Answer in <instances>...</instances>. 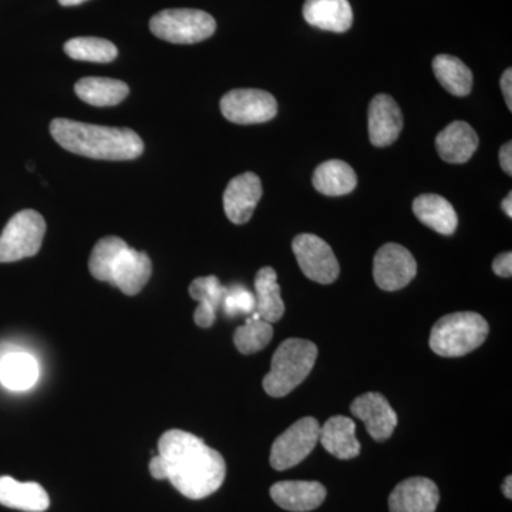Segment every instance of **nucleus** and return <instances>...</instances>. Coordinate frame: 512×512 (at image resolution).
I'll list each match as a JSON object with an SVG mask.
<instances>
[{
	"mask_svg": "<svg viewBox=\"0 0 512 512\" xmlns=\"http://www.w3.org/2000/svg\"><path fill=\"white\" fill-rule=\"evenodd\" d=\"M150 473L168 480L178 493L202 500L220 490L227 464L217 450L184 430H168L158 440V456L151 458Z\"/></svg>",
	"mask_w": 512,
	"mask_h": 512,
	"instance_id": "f257e3e1",
	"label": "nucleus"
},
{
	"mask_svg": "<svg viewBox=\"0 0 512 512\" xmlns=\"http://www.w3.org/2000/svg\"><path fill=\"white\" fill-rule=\"evenodd\" d=\"M50 133L64 150L94 160H134L144 151L143 140L130 128L56 119L50 124Z\"/></svg>",
	"mask_w": 512,
	"mask_h": 512,
	"instance_id": "f03ea898",
	"label": "nucleus"
},
{
	"mask_svg": "<svg viewBox=\"0 0 512 512\" xmlns=\"http://www.w3.org/2000/svg\"><path fill=\"white\" fill-rule=\"evenodd\" d=\"M89 269L97 281L107 282L124 295L134 296L150 281L153 264L146 252L128 247L119 237H106L94 245Z\"/></svg>",
	"mask_w": 512,
	"mask_h": 512,
	"instance_id": "7ed1b4c3",
	"label": "nucleus"
},
{
	"mask_svg": "<svg viewBox=\"0 0 512 512\" xmlns=\"http://www.w3.org/2000/svg\"><path fill=\"white\" fill-rule=\"evenodd\" d=\"M318 357L315 343L305 339H286L272 357L271 372L265 376L264 390L271 397H285L312 372Z\"/></svg>",
	"mask_w": 512,
	"mask_h": 512,
	"instance_id": "20e7f679",
	"label": "nucleus"
},
{
	"mask_svg": "<svg viewBox=\"0 0 512 512\" xmlns=\"http://www.w3.org/2000/svg\"><path fill=\"white\" fill-rule=\"evenodd\" d=\"M488 323L476 312H457L443 316L431 329L430 348L443 357L466 356L485 342Z\"/></svg>",
	"mask_w": 512,
	"mask_h": 512,
	"instance_id": "39448f33",
	"label": "nucleus"
},
{
	"mask_svg": "<svg viewBox=\"0 0 512 512\" xmlns=\"http://www.w3.org/2000/svg\"><path fill=\"white\" fill-rule=\"evenodd\" d=\"M150 29L165 42L192 45L214 35L217 23L204 10L165 9L151 18Z\"/></svg>",
	"mask_w": 512,
	"mask_h": 512,
	"instance_id": "423d86ee",
	"label": "nucleus"
},
{
	"mask_svg": "<svg viewBox=\"0 0 512 512\" xmlns=\"http://www.w3.org/2000/svg\"><path fill=\"white\" fill-rule=\"evenodd\" d=\"M45 234L46 222L39 212L25 210L13 215L0 235V264L35 256Z\"/></svg>",
	"mask_w": 512,
	"mask_h": 512,
	"instance_id": "0eeeda50",
	"label": "nucleus"
},
{
	"mask_svg": "<svg viewBox=\"0 0 512 512\" xmlns=\"http://www.w3.org/2000/svg\"><path fill=\"white\" fill-rule=\"evenodd\" d=\"M319 421L313 417L293 423L285 433L275 440L271 450V466L278 471L289 470L301 464L319 443Z\"/></svg>",
	"mask_w": 512,
	"mask_h": 512,
	"instance_id": "6e6552de",
	"label": "nucleus"
},
{
	"mask_svg": "<svg viewBox=\"0 0 512 512\" xmlns=\"http://www.w3.org/2000/svg\"><path fill=\"white\" fill-rule=\"evenodd\" d=\"M299 268L313 282L330 285L339 278L338 259L328 242L313 234L298 235L292 242Z\"/></svg>",
	"mask_w": 512,
	"mask_h": 512,
	"instance_id": "1a4fd4ad",
	"label": "nucleus"
},
{
	"mask_svg": "<svg viewBox=\"0 0 512 512\" xmlns=\"http://www.w3.org/2000/svg\"><path fill=\"white\" fill-rule=\"evenodd\" d=\"M225 119L235 124H261L274 119L278 103L271 93L259 89H235L221 100Z\"/></svg>",
	"mask_w": 512,
	"mask_h": 512,
	"instance_id": "9d476101",
	"label": "nucleus"
},
{
	"mask_svg": "<svg viewBox=\"0 0 512 512\" xmlns=\"http://www.w3.org/2000/svg\"><path fill=\"white\" fill-rule=\"evenodd\" d=\"M417 274V262L409 249L399 244H386L377 251L373 276L383 291L406 288Z\"/></svg>",
	"mask_w": 512,
	"mask_h": 512,
	"instance_id": "9b49d317",
	"label": "nucleus"
},
{
	"mask_svg": "<svg viewBox=\"0 0 512 512\" xmlns=\"http://www.w3.org/2000/svg\"><path fill=\"white\" fill-rule=\"evenodd\" d=\"M353 416L365 423L367 433L376 441L392 437L397 426V414L380 393H366L357 397L350 406Z\"/></svg>",
	"mask_w": 512,
	"mask_h": 512,
	"instance_id": "f8f14e48",
	"label": "nucleus"
},
{
	"mask_svg": "<svg viewBox=\"0 0 512 512\" xmlns=\"http://www.w3.org/2000/svg\"><path fill=\"white\" fill-rule=\"evenodd\" d=\"M262 197V184L258 175L244 173L229 181L224 192V210L234 224H247Z\"/></svg>",
	"mask_w": 512,
	"mask_h": 512,
	"instance_id": "ddd939ff",
	"label": "nucleus"
},
{
	"mask_svg": "<svg viewBox=\"0 0 512 512\" xmlns=\"http://www.w3.org/2000/svg\"><path fill=\"white\" fill-rule=\"evenodd\" d=\"M440 493L434 481L424 477L407 478L397 484L389 497L390 512H436Z\"/></svg>",
	"mask_w": 512,
	"mask_h": 512,
	"instance_id": "4468645a",
	"label": "nucleus"
},
{
	"mask_svg": "<svg viewBox=\"0 0 512 512\" xmlns=\"http://www.w3.org/2000/svg\"><path fill=\"white\" fill-rule=\"evenodd\" d=\"M403 130V114L399 104L387 94H377L369 106V138L375 147H387Z\"/></svg>",
	"mask_w": 512,
	"mask_h": 512,
	"instance_id": "2eb2a0df",
	"label": "nucleus"
},
{
	"mask_svg": "<svg viewBox=\"0 0 512 512\" xmlns=\"http://www.w3.org/2000/svg\"><path fill=\"white\" fill-rule=\"evenodd\" d=\"M326 488L318 481H279L271 487L276 505L292 512L316 510L325 501Z\"/></svg>",
	"mask_w": 512,
	"mask_h": 512,
	"instance_id": "dca6fc26",
	"label": "nucleus"
},
{
	"mask_svg": "<svg viewBox=\"0 0 512 512\" xmlns=\"http://www.w3.org/2000/svg\"><path fill=\"white\" fill-rule=\"evenodd\" d=\"M303 18L320 30L345 33L352 28V6L348 0H306Z\"/></svg>",
	"mask_w": 512,
	"mask_h": 512,
	"instance_id": "f3484780",
	"label": "nucleus"
},
{
	"mask_svg": "<svg viewBox=\"0 0 512 512\" xmlns=\"http://www.w3.org/2000/svg\"><path fill=\"white\" fill-rule=\"evenodd\" d=\"M478 147V136L466 121H453L436 138L439 156L446 163H467Z\"/></svg>",
	"mask_w": 512,
	"mask_h": 512,
	"instance_id": "a211bd4d",
	"label": "nucleus"
},
{
	"mask_svg": "<svg viewBox=\"0 0 512 512\" xmlns=\"http://www.w3.org/2000/svg\"><path fill=\"white\" fill-rule=\"evenodd\" d=\"M319 443L339 460H352L360 454L356 424L349 417H330L323 426H320Z\"/></svg>",
	"mask_w": 512,
	"mask_h": 512,
	"instance_id": "6ab92c4d",
	"label": "nucleus"
},
{
	"mask_svg": "<svg viewBox=\"0 0 512 512\" xmlns=\"http://www.w3.org/2000/svg\"><path fill=\"white\" fill-rule=\"evenodd\" d=\"M0 505L26 512H45L50 498L37 483H19L9 476L0 477Z\"/></svg>",
	"mask_w": 512,
	"mask_h": 512,
	"instance_id": "aec40b11",
	"label": "nucleus"
},
{
	"mask_svg": "<svg viewBox=\"0 0 512 512\" xmlns=\"http://www.w3.org/2000/svg\"><path fill=\"white\" fill-rule=\"evenodd\" d=\"M413 212L426 227L441 235H453L458 225L453 205L437 194H423L413 201Z\"/></svg>",
	"mask_w": 512,
	"mask_h": 512,
	"instance_id": "412c9836",
	"label": "nucleus"
},
{
	"mask_svg": "<svg viewBox=\"0 0 512 512\" xmlns=\"http://www.w3.org/2000/svg\"><path fill=\"white\" fill-rule=\"evenodd\" d=\"M39 375V363L30 353L9 352L0 360V383L12 392L32 389Z\"/></svg>",
	"mask_w": 512,
	"mask_h": 512,
	"instance_id": "4be33fe9",
	"label": "nucleus"
},
{
	"mask_svg": "<svg viewBox=\"0 0 512 512\" xmlns=\"http://www.w3.org/2000/svg\"><path fill=\"white\" fill-rule=\"evenodd\" d=\"M225 291L227 288L222 286L217 276H202L192 281L191 298L200 303L195 309L194 320L200 328L207 329L214 325Z\"/></svg>",
	"mask_w": 512,
	"mask_h": 512,
	"instance_id": "5701e85b",
	"label": "nucleus"
},
{
	"mask_svg": "<svg viewBox=\"0 0 512 512\" xmlns=\"http://www.w3.org/2000/svg\"><path fill=\"white\" fill-rule=\"evenodd\" d=\"M255 313L266 322L274 323L282 319L285 303L274 268L265 266L255 276Z\"/></svg>",
	"mask_w": 512,
	"mask_h": 512,
	"instance_id": "b1692460",
	"label": "nucleus"
},
{
	"mask_svg": "<svg viewBox=\"0 0 512 512\" xmlns=\"http://www.w3.org/2000/svg\"><path fill=\"white\" fill-rule=\"evenodd\" d=\"M74 92L84 103L96 107L117 106L126 99L130 89L121 80L107 77H84L74 86Z\"/></svg>",
	"mask_w": 512,
	"mask_h": 512,
	"instance_id": "393cba45",
	"label": "nucleus"
},
{
	"mask_svg": "<svg viewBox=\"0 0 512 512\" xmlns=\"http://www.w3.org/2000/svg\"><path fill=\"white\" fill-rule=\"evenodd\" d=\"M312 183L320 194L340 197L355 190L357 177L355 170L345 161L329 160L316 168Z\"/></svg>",
	"mask_w": 512,
	"mask_h": 512,
	"instance_id": "a878e982",
	"label": "nucleus"
},
{
	"mask_svg": "<svg viewBox=\"0 0 512 512\" xmlns=\"http://www.w3.org/2000/svg\"><path fill=\"white\" fill-rule=\"evenodd\" d=\"M433 70L441 86L453 96H468L473 89V73L456 56L439 55L434 57Z\"/></svg>",
	"mask_w": 512,
	"mask_h": 512,
	"instance_id": "bb28decb",
	"label": "nucleus"
},
{
	"mask_svg": "<svg viewBox=\"0 0 512 512\" xmlns=\"http://www.w3.org/2000/svg\"><path fill=\"white\" fill-rule=\"evenodd\" d=\"M64 52L80 62L110 63L119 55L110 40L100 37H76L64 45Z\"/></svg>",
	"mask_w": 512,
	"mask_h": 512,
	"instance_id": "cd10ccee",
	"label": "nucleus"
},
{
	"mask_svg": "<svg viewBox=\"0 0 512 512\" xmlns=\"http://www.w3.org/2000/svg\"><path fill=\"white\" fill-rule=\"evenodd\" d=\"M274 338V328L271 323L259 318L254 312L244 326H239L234 333V343L242 355H252L261 352Z\"/></svg>",
	"mask_w": 512,
	"mask_h": 512,
	"instance_id": "c85d7f7f",
	"label": "nucleus"
},
{
	"mask_svg": "<svg viewBox=\"0 0 512 512\" xmlns=\"http://www.w3.org/2000/svg\"><path fill=\"white\" fill-rule=\"evenodd\" d=\"M222 311L229 318L238 315H248L255 312V296L241 285H234L227 288L224 299H222Z\"/></svg>",
	"mask_w": 512,
	"mask_h": 512,
	"instance_id": "c756f323",
	"label": "nucleus"
},
{
	"mask_svg": "<svg viewBox=\"0 0 512 512\" xmlns=\"http://www.w3.org/2000/svg\"><path fill=\"white\" fill-rule=\"evenodd\" d=\"M493 271L495 275L501 278H511L512 276V254L511 252H503L494 259Z\"/></svg>",
	"mask_w": 512,
	"mask_h": 512,
	"instance_id": "7c9ffc66",
	"label": "nucleus"
},
{
	"mask_svg": "<svg viewBox=\"0 0 512 512\" xmlns=\"http://www.w3.org/2000/svg\"><path fill=\"white\" fill-rule=\"evenodd\" d=\"M501 90H503L505 103L512 110V70L507 69L501 77Z\"/></svg>",
	"mask_w": 512,
	"mask_h": 512,
	"instance_id": "2f4dec72",
	"label": "nucleus"
},
{
	"mask_svg": "<svg viewBox=\"0 0 512 512\" xmlns=\"http://www.w3.org/2000/svg\"><path fill=\"white\" fill-rule=\"evenodd\" d=\"M500 164L503 167L504 173L512 174V143L508 141L500 150Z\"/></svg>",
	"mask_w": 512,
	"mask_h": 512,
	"instance_id": "473e14b6",
	"label": "nucleus"
},
{
	"mask_svg": "<svg viewBox=\"0 0 512 512\" xmlns=\"http://www.w3.org/2000/svg\"><path fill=\"white\" fill-rule=\"evenodd\" d=\"M503 211L507 214L508 218H512V194L507 195L503 200Z\"/></svg>",
	"mask_w": 512,
	"mask_h": 512,
	"instance_id": "72a5a7b5",
	"label": "nucleus"
},
{
	"mask_svg": "<svg viewBox=\"0 0 512 512\" xmlns=\"http://www.w3.org/2000/svg\"><path fill=\"white\" fill-rule=\"evenodd\" d=\"M511 485H512V477L508 476L507 478H505L504 484H503V493H504L505 497L508 498V500H511V498H512Z\"/></svg>",
	"mask_w": 512,
	"mask_h": 512,
	"instance_id": "f704fd0d",
	"label": "nucleus"
},
{
	"mask_svg": "<svg viewBox=\"0 0 512 512\" xmlns=\"http://www.w3.org/2000/svg\"><path fill=\"white\" fill-rule=\"evenodd\" d=\"M83 2H87V0H59L60 5L62 6H77Z\"/></svg>",
	"mask_w": 512,
	"mask_h": 512,
	"instance_id": "c9c22d12",
	"label": "nucleus"
}]
</instances>
